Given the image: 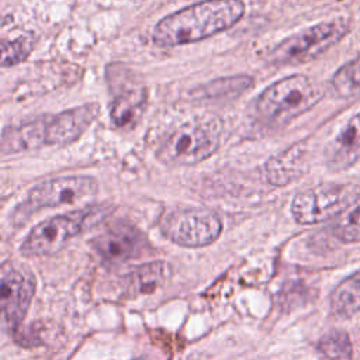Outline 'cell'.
<instances>
[{
    "label": "cell",
    "mask_w": 360,
    "mask_h": 360,
    "mask_svg": "<svg viewBox=\"0 0 360 360\" xmlns=\"http://www.w3.org/2000/svg\"><path fill=\"white\" fill-rule=\"evenodd\" d=\"M135 360H146L145 357H138V359H135Z\"/></svg>",
    "instance_id": "7402d4cb"
},
{
    "label": "cell",
    "mask_w": 360,
    "mask_h": 360,
    "mask_svg": "<svg viewBox=\"0 0 360 360\" xmlns=\"http://www.w3.org/2000/svg\"><path fill=\"white\" fill-rule=\"evenodd\" d=\"M35 294V280L24 269L4 266L1 271L0 307L4 323L17 328L24 321Z\"/></svg>",
    "instance_id": "30bf717a"
},
{
    "label": "cell",
    "mask_w": 360,
    "mask_h": 360,
    "mask_svg": "<svg viewBox=\"0 0 360 360\" xmlns=\"http://www.w3.org/2000/svg\"><path fill=\"white\" fill-rule=\"evenodd\" d=\"M305 172V152L300 146L290 148L266 163L267 180L276 187H284Z\"/></svg>",
    "instance_id": "4fadbf2b"
},
{
    "label": "cell",
    "mask_w": 360,
    "mask_h": 360,
    "mask_svg": "<svg viewBox=\"0 0 360 360\" xmlns=\"http://www.w3.org/2000/svg\"><path fill=\"white\" fill-rule=\"evenodd\" d=\"M253 79L246 75L232 76V77H221L218 80L210 82L204 86L202 94L208 97H219V96H229V94H240L248 87H250Z\"/></svg>",
    "instance_id": "44dd1931"
},
{
    "label": "cell",
    "mask_w": 360,
    "mask_h": 360,
    "mask_svg": "<svg viewBox=\"0 0 360 360\" xmlns=\"http://www.w3.org/2000/svg\"><path fill=\"white\" fill-rule=\"evenodd\" d=\"M96 250L108 262H122L135 256L139 249L138 233L127 225L111 226L94 240Z\"/></svg>",
    "instance_id": "7c38bea8"
},
{
    "label": "cell",
    "mask_w": 360,
    "mask_h": 360,
    "mask_svg": "<svg viewBox=\"0 0 360 360\" xmlns=\"http://www.w3.org/2000/svg\"><path fill=\"white\" fill-rule=\"evenodd\" d=\"M330 311L339 318L360 312V269L343 278L330 294Z\"/></svg>",
    "instance_id": "9a60e30c"
},
{
    "label": "cell",
    "mask_w": 360,
    "mask_h": 360,
    "mask_svg": "<svg viewBox=\"0 0 360 360\" xmlns=\"http://www.w3.org/2000/svg\"><path fill=\"white\" fill-rule=\"evenodd\" d=\"M349 32L350 21L345 17L316 22L277 42L266 53V60L273 66L311 62L340 42Z\"/></svg>",
    "instance_id": "5b68a950"
},
{
    "label": "cell",
    "mask_w": 360,
    "mask_h": 360,
    "mask_svg": "<svg viewBox=\"0 0 360 360\" xmlns=\"http://www.w3.org/2000/svg\"><path fill=\"white\" fill-rule=\"evenodd\" d=\"M222 228V221L214 211L190 208L170 214L162 225V232L183 248H202L214 243Z\"/></svg>",
    "instance_id": "52a82bcc"
},
{
    "label": "cell",
    "mask_w": 360,
    "mask_h": 360,
    "mask_svg": "<svg viewBox=\"0 0 360 360\" xmlns=\"http://www.w3.org/2000/svg\"><path fill=\"white\" fill-rule=\"evenodd\" d=\"M146 107V90L143 87L128 89L115 96L110 117L115 127L128 128L138 122Z\"/></svg>",
    "instance_id": "5bb4252c"
},
{
    "label": "cell",
    "mask_w": 360,
    "mask_h": 360,
    "mask_svg": "<svg viewBox=\"0 0 360 360\" xmlns=\"http://www.w3.org/2000/svg\"><path fill=\"white\" fill-rule=\"evenodd\" d=\"M329 84L333 96L338 98L360 97V55L343 63L332 75Z\"/></svg>",
    "instance_id": "e0dca14e"
},
{
    "label": "cell",
    "mask_w": 360,
    "mask_h": 360,
    "mask_svg": "<svg viewBox=\"0 0 360 360\" xmlns=\"http://www.w3.org/2000/svg\"><path fill=\"white\" fill-rule=\"evenodd\" d=\"M243 0H201L160 18L152 30L156 46H179L211 38L245 15Z\"/></svg>",
    "instance_id": "6da1fadb"
},
{
    "label": "cell",
    "mask_w": 360,
    "mask_h": 360,
    "mask_svg": "<svg viewBox=\"0 0 360 360\" xmlns=\"http://www.w3.org/2000/svg\"><path fill=\"white\" fill-rule=\"evenodd\" d=\"M360 159V111L352 115L326 148L332 170H345Z\"/></svg>",
    "instance_id": "8fae6325"
},
{
    "label": "cell",
    "mask_w": 360,
    "mask_h": 360,
    "mask_svg": "<svg viewBox=\"0 0 360 360\" xmlns=\"http://www.w3.org/2000/svg\"><path fill=\"white\" fill-rule=\"evenodd\" d=\"M96 215L93 211H73L51 217L28 232L20 250L25 256H49L63 249L70 239L77 236L87 225H91Z\"/></svg>",
    "instance_id": "8992f818"
},
{
    "label": "cell",
    "mask_w": 360,
    "mask_h": 360,
    "mask_svg": "<svg viewBox=\"0 0 360 360\" xmlns=\"http://www.w3.org/2000/svg\"><path fill=\"white\" fill-rule=\"evenodd\" d=\"M318 350L330 360H345L353 353L352 340L345 330H332L323 335L316 345Z\"/></svg>",
    "instance_id": "d6986e66"
},
{
    "label": "cell",
    "mask_w": 360,
    "mask_h": 360,
    "mask_svg": "<svg viewBox=\"0 0 360 360\" xmlns=\"http://www.w3.org/2000/svg\"><path fill=\"white\" fill-rule=\"evenodd\" d=\"M332 232L343 243L360 242V195L335 217Z\"/></svg>",
    "instance_id": "ac0fdd59"
},
{
    "label": "cell",
    "mask_w": 360,
    "mask_h": 360,
    "mask_svg": "<svg viewBox=\"0 0 360 360\" xmlns=\"http://www.w3.org/2000/svg\"><path fill=\"white\" fill-rule=\"evenodd\" d=\"M100 111L97 103H87L44 115L3 131V153H17L41 146H66L77 141L94 122Z\"/></svg>",
    "instance_id": "7a4b0ae2"
},
{
    "label": "cell",
    "mask_w": 360,
    "mask_h": 360,
    "mask_svg": "<svg viewBox=\"0 0 360 360\" xmlns=\"http://www.w3.org/2000/svg\"><path fill=\"white\" fill-rule=\"evenodd\" d=\"M34 41L28 35H20L10 39H3L1 42V66H14L31 53Z\"/></svg>",
    "instance_id": "ffe728a7"
},
{
    "label": "cell",
    "mask_w": 360,
    "mask_h": 360,
    "mask_svg": "<svg viewBox=\"0 0 360 360\" xmlns=\"http://www.w3.org/2000/svg\"><path fill=\"white\" fill-rule=\"evenodd\" d=\"M222 136V121L217 115L191 118L160 142L158 158L167 165H197L217 152Z\"/></svg>",
    "instance_id": "3957f363"
},
{
    "label": "cell",
    "mask_w": 360,
    "mask_h": 360,
    "mask_svg": "<svg viewBox=\"0 0 360 360\" xmlns=\"http://www.w3.org/2000/svg\"><path fill=\"white\" fill-rule=\"evenodd\" d=\"M170 273V266L162 260L142 264L132 271L129 288L134 294H150L167 281Z\"/></svg>",
    "instance_id": "2e32d148"
},
{
    "label": "cell",
    "mask_w": 360,
    "mask_h": 360,
    "mask_svg": "<svg viewBox=\"0 0 360 360\" xmlns=\"http://www.w3.org/2000/svg\"><path fill=\"white\" fill-rule=\"evenodd\" d=\"M352 190L343 184H322L298 193L291 215L301 225H315L335 218L349 202Z\"/></svg>",
    "instance_id": "ba28073f"
},
{
    "label": "cell",
    "mask_w": 360,
    "mask_h": 360,
    "mask_svg": "<svg viewBox=\"0 0 360 360\" xmlns=\"http://www.w3.org/2000/svg\"><path fill=\"white\" fill-rule=\"evenodd\" d=\"M97 191L98 183L91 176H60L32 187L27 194V205L34 211L41 208L70 205L94 197Z\"/></svg>",
    "instance_id": "9c48e42d"
},
{
    "label": "cell",
    "mask_w": 360,
    "mask_h": 360,
    "mask_svg": "<svg viewBox=\"0 0 360 360\" xmlns=\"http://www.w3.org/2000/svg\"><path fill=\"white\" fill-rule=\"evenodd\" d=\"M323 97V90L302 73L281 77L259 94L257 112L271 124H287L309 111Z\"/></svg>",
    "instance_id": "277c9868"
}]
</instances>
